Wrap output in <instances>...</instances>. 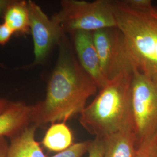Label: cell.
<instances>
[{"label": "cell", "instance_id": "cell-1", "mask_svg": "<svg viewBox=\"0 0 157 157\" xmlns=\"http://www.w3.org/2000/svg\"><path fill=\"white\" fill-rule=\"evenodd\" d=\"M56 65L44 100L33 106V124L37 127L65 122L80 114L98 87L80 65L65 36L59 44Z\"/></svg>", "mask_w": 157, "mask_h": 157}, {"label": "cell", "instance_id": "cell-2", "mask_svg": "<svg viewBox=\"0 0 157 157\" xmlns=\"http://www.w3.org/2000/svg\"><path fill=\"white\" fill-rule=\"evenodd\" d=\"M112 6L138 71L157 83V6L150 0H118Z\"/></svg>", "mask_w": 157, "mask_h": 157}, {"label": "cell", "instance_id": "cell-3", "mask_svg": "<svg viewBox=\"0 0 157 157\" xmlns=\"http://www.w3.org/2000/svg\"><path fill=\"white\" fill-rule=\"evenodd\" d=\"M133 73L108 82L80 114V123L90 134L102 139L124 129H134L132 104Z\"/></svg>", "mask_w": 157, "mask_h": 157}, {"label": "cell", "instance_id": "cell-4", "mask_svg": "<svg viewBox=\"0 0 157 157\" xmlns=\"http://www.w3.org/2000/svg\"><path fill=\"white\" fill-rule=\"evenodd\" d=\"M61 6V10L54 15L65 33L117 28L111 0H63Z\"/></svg>", "mask_w": 157, "mask_h": 157}, {"label": "cell", "instance_id": "cell-5", "mask_svg": "<svg viewBox=\"0 0 157 157\" xmlns=\"http://www.w3.org/2000/svg\"><path fill=\"white\" fill-rule=\"evenodd\" d=\"M132 104L137 147L157 137V83L138 70L132 78Z\"/></svg>", "mask_w": 157, "mask_h": 157}, {"label": "cell", "instance_id": "cell-6", "mask_svg": "<svg viewBox=\"0 0 157 157\" xmlns=\"http://www.w3.org/2000/svg\"><path fill=\"white\" fill-rule=\"evenodd\" d=\"M98 54L102 73L107 82L138 70L124 34L118 28L92 32Z\"/></svg>", "mask_w": 157, "mask_h": 157}, {"label": "cell", "instance_id": "cell-7", "mask_svg": "<svg viewBox=\"0 0 157 157\" xmlns=\"http://www.w3.org/2000/svg\"><path fill=\"white\" fill-rule=\"evenodd\" d=\"M27 2L30 30L33 39L34 65H38L45 61L51 51L56 45H59L65 35L55 15L49 18L34 2Z\"/></svg>", "mask_w": 157, "mask_h": 157}, {"label": "cell", "instance_id": "cell-8", "mask_svg": "<svg viewBox=\"0 0 157 157\" xmlns=\"http://www.w3.org/2000/svg\"><path fill=\"white\" fill-rule=\"evenodd\" d=\"M71 34L80 65L94 80L98 90H101L108 82L102 73L100 58L92 32L76 31Z\"/></svg>", "mask_w": 157, "mask_h": 157}, {"label": "cell", "instance_id": "cell-9", "mask_svg": "<svg viewBox=\"0 0 157 157\" xmlns=\"http://www.w3.org/2000/svg\"><path fill=\"white\" fill-rule=\"evenodd\" d=\"M33 123V106L12 102L0 114V137L16 136Z\"/></svg>", "mask_w": 157, "mask_h": 157}, {"label": "cell", "instance_id": "cell-10", "mask_svg": "<svg viewBox=\"0 0 157 157\" xmlns=\"http://www.w3.org/2000/svg\"><path fill=\"white\" fill-rule=\"evenodd\" d=\"M103 157H135L137 150L134 129H126L102 139Z\"/></svg>", "mask_w": 157, "mask_h": 157}, {"label": "cell", "instance_id": "cell-11", "mask_svg": "<svg viewBox=\"0 0 157 157\" xmlns=\"http://www.w3.org/2000/svg\"><path fill=\"white\" fill-rule=\"evenodd\" d=\"M37 126L33 124L11 138L6 157H47L35 140Z\"/></svg>", "mask_w": 157, "mask_h": 157}, {"label": "cell", "instance_id": "cell-12", "mask_svg": "<svg viewBox=\"0 0 157 157\" xmlns=\"http://www.w3.org/2000/svg\"><path fill=\"white\" fill-rule=\"evenodd\" d=\"M3 17L4 23L13 33L27 34L30 32L27 1H13Z\"/></svg>", "mask_w": 157, "mask_h": 157}, {"label": "cell", "instance_id": "cell-13", "mask_svg": "<svg viewBox=\"0 0 157 157\" xmlns=\"http://www.w3.org/2000/svg\"><path fill=\"white\" fill-rule=\"evenodd\" d=\"M73 136L65 122L51 124L43 140V144L52 151H63L72 146Z\"/></svg>", "mask_w": 157, "mask_h": 157}, {"label": "cell", "instance_id": "cell-14", "mask_svg": "<svg viewBox=\"0 0 157 157\" xmlns=\"http://www.w3.org/2000/svg\"><path fill=\"white\" fill-rule=\"evenodd\" d=\"M90 141L73 144L69 148L50 157H82L88 151Z\"/></svg>", "mask_w": 157, "mask_h": 157}, {"label": "cell", "instance_id": "cell-15", "mask_svg": "<svg viewBox=\"0 0 157 157\" xmlns=\"http://www.w3.org/2000/svg\"><path fill=\"white\" fill-rule=\"evenodd\" d=\"M135 157H157V137L139 145Z\"/></svg>", "mask_w": 157, "mask_h": 157}, {"label": "cell", "instance_id": "cell-16", "mask_svg": "<svg viewBox=\"0 0 157 157\" xmlns=\"http://www.w3.org/2000/svg\"><path fill=\"white\" fill-rule=\"evenodd\" d=\"M104 151V141L98 137H95L94 140L90 141L88 149L89 157H103Z\"/></svg>", "mask_w": 157, "mask_h": 157}, {"label": "cell", "instance_id": "cell-17", "mask_svg": "<svg viewBox=\"0 0 157 157\" xmlns=\"http://www.w3.org/2000/svg\"><path fill=\"white\" fill-rule=\"evenodd\" d=\"M13 31L5 23L0 24V45H5L10 40Z\"/></svg>", "mask_w": 157, "mask_h": 157}, {"label": "cell", "instance_id": "cell-18", "mask_svg": "<svg viewBox=\"0 0 157 157\" xmlns=\"http://www.w3.org/2000/svg\"><path fill=\"white\" fill-rule=\"evenodd\" d=\"M9 145L5 137H0V157H6Z\"/></svg>", "mask_w": 157, "mask_h": 157}, {"label": "cell", "instance_id": "cell-19", "mask_svg": "<svg viewBox=\"0 0 157 157\" xmlns=\"http://www.w3.org/2000/svg\"><path fill=\"white\" fill-rule=\"evenodd\" d=\"M12 0H0V17H3L6 10L12 3Z\"/></svg>", "mask_w": 157, "mask_h": 157}, {"label": "cell", "instance_id": "cell-20", "mask_svg": "<svg viewBox=\"0 0 157 157\" xmlns=\"http://www.w3.org/2000/svg\"><path fill=\"white\" fill-rule=\"evenodd\" d=\"M12 102L6 100L5 99L0 98V114L4 112L6 109L10 107Z\"/></svg>", "mask_w": 157, "mask_h": 157}]
</instances>
